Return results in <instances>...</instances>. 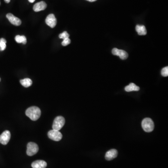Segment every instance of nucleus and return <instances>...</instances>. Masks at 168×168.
Instances as JSON below:
<instances>
[{"label":"nucleus","instance_id":"f257e3e1","mask_svg":"<svg viewBox=\"0 0 168 168\" xmlns=\"http://www.w3.org/2000/svg\"><path fill=\"white\" fill-rule=\"evenodd\" d=\"M26 115L29 117L31 120L35 121L38 120L41 116V110L37 107H31L27 109Z\"/></svg>","mask_w":168,"mask_h":168},{"label":"nucleus","instance_id":"f03ea898","mask_svg":"<svg viewBox=\"0 0 168 168\" xmlns=\"http://www.w3.org/2000/svg\"><path fill=\"white\" fill-rule=\"evenodd\" d=\"M142 126L143 130L146 132H151L154 130V122L152 120L149 118H146L143 120Z\"/></svg>","mask_w":168,"mask_h":168},{"label":"nucleus","instance_id":"7ed1b4c3","mask_svg":"<svg viewBox=\"0 0 168 168\" xmlns=\"http://www.w3.org/2000/svg\"><path fill=\"white\" fill-rule=\"evenodd\" d=\"M65 124V119L62 116H59L56 117L53 121L52 125L53 130L59 131L63 127Z\"/></svg>","mask_w":168,"mask_h":168},{"label":"nucleus","instance_id":"20e7f679","mask_svg":"<svg viewBox=\"0 0 168 168\" xmlns=\"http://www.w3.org/2000/svg\"><path fill=\"white\" fill-rule=\"evenodd\" d=\"M26 153L28 156H32L37 154L39 148L38 145L34 143L30 142L27 146Z\"/></svg>","mask_w":168,"mask_h":168},{"label":"nucleus","instance_id":"39448f33","mask_svg":"<svg viewBox=\"0 0 168 168\" xmlns=\"http://www.w3.org/2000/svg\"><path fill=\"white\" fill-rule=\"evenodd\" d=\"M48 136L49 138L53 141L58 142L62 138V134L58 130H52L49 131L48 133Z\"/></svg>","mask_w":168,"mask_h":168},{"label":"nucleus","instance_id":"423d86ee","mask_svg":"<svg viewBox=\"0 0 168 168\" xmlns=\"http://www.w3.org/2000/svg\"><path fill=\"white\" fill-rule=\"evenodd\" d=\"M11 137V134L10 132L8 130H6L3 132L0 136V143L2 144H7L10 140Z\"/></svg>","mask_w":168,"mask_h":168},{"label":"nucleus","instance_id":"0eeeda50","mask_svg":"<svg viewBox=\"0 0 168 168\" xmlns=\"http://www.w3.org/2000/svg\"><path fill=\"white\" fill-rule=\"evenodd\" d=\"M112 54L116 56H119L120 59L122 60L126 59L128 58V54L126 51L122 50H119L117 48H114L112 50Z\"/></svg>","mask_w":168,"mask_h":168},{"label":"nucleus","instance_id":"6e6552de","mask_svg":"<svg viewBox=\"0 0 168 168\" xmlns=\"http://www.w3.org/2000/svg\"><path fill=\"white\" fill-rule=\"evenodd\" d=\"M45 22L49 26L53 28L56 26L57 23V21L54 15L51 14L47 16L45 19Z\"/></svg>","mask_w":168,"mask_h":168},{"label":"nucleus","instance_id":"1a4fd4ad","mask_svg":"<svg viewBox=\"0 0 168 168\" xmlns=\"http://www.w3.org/2000/svg\"><path fill=\"white\" fill-rule=\"evenodd\" d=\"M7 18L11 24L15 26H19L21 25V21L18 18H16L12 14L8 13L7 15Z\"/></svg>","mask_w":168,"mask_h":168},{"label":"nucleus","instance_id":"9d476101","mask_svg":"<svg viewBox=\"0 0 168 168\" xmlns=\"http://www.w3.org/2000/svg\"><path fill=\"white\" fill-rule=\"evenodd\" d=\"M118 155V151L115 149H112L108 151L106 155H105V158L107 161H111L113 159L116 158Z\"/></svg>","mask_w":168,"mask_h":168},{"label":"nucleus","instance_id":"9b49d317","mask_svg":"<svg viewBox=\"0 0 168 168\" xmlns=\"http://www.w3.org/2000/svg\"><path fill=\"white\" fill-rule=\"evenodd\" d=\"M46 7H47V4L44 2H40L34 5L33 10L35 12H39V11L44 10Z\"/></svg>","mask_w":168,"mask_h":168},{"label":"nucleus","instance_id":"f8f14e48","mask_svg":"<svg viewBox=\"0 0 168 168\" xmlns=\"http://www.w3.org/2000/svg\"><path fill=\"white\" fill-rule=\"evenodd\" d=\"M31 166L33 168H45L47 167V163L43 160H37L33 162Z\"/></svg>","mask_w":168,"mask_h":168},{"label":"nucleus","instance_id":"ddd939ff","mask_svg":"<svg viewBox=\"0 0 168 168\" xmlns=\"http://www.w3.org/2000/svg\"><path fill=\"white\" fill-rule=\"evenodd\" d=\"M136 30L139 35H145L147 34V30L144 25H137Z\"/></svg>","mask_w":168,"mask_h":168},{"label":"nucleus","instance_id":"4468645a","mask_svg":"<svg viewBox=\"0 0 168 168\" xmlns=\"http://www.w3.org/2000/svg\"><path fill=\"white\" fill-rule=\"evenodd\" d=\"M126 92H130L132 91H138L140 90V87L133 83H130V85L125 88Z\"/></svg>","mask_w":168,"mask_h":168},{"label":"nucleus","instance_id":"2eb2a0df","mask_svg":"<svg viewBox=\"0 0 168 168\" xmlns=\"http://www.w3.org/2000/svg\"><path fill=\"white\" fill-rule=\"evenodd\" d=\"M20 83L22 86L25 87H29L32 84V81L29 78H26L20 81Z\"/></svg>","mask_w":168,"mask_h":168},{"label":"nucleus","instance_id":"dca6fc26","mask_svg":"<svg viewBox=\"0 0 168 168\" xmlns=\"http://www.w3.org/2000/svg\"><path fill=\"white\" fill-rule=\"evenodd\" d=\"M15 40L17 43H22L24 44H25L27 43V39L24 36H20L18 35L15 37Z\"/></svg>","mask_w":168,"mask_h":168},{"label":"nucleus","instance_id":"f3484780","mask_svg":"<svg viewBox=\"0 0 168 168\" xmlns=\"http://www.w3.org/2000/svg\"><path fill=\"white\" fill-rule=\"evenodd\" d=\"M6 40L5 39L3 38L0 39V50L1 51H3L6 48Z\"/></svg>","mask_w":168,"mask_h":168},{"label":"nucleus","instance_id":"a211bd4d","mask_svg":"<svg viewBox=\"0 0 168 168\" xmlns=\"http://www.w3.org/2000/svg\"><path fill=\"white\" fill-rule=\"evenodd\" d=\"M161 74L163 76L167 77L168 76V66H166V67H164L163 69L162 70V71H161Z\"/></svg>","mask_w":168,"mask_h":168},{"label":"nucleus","instance_id":"6ab92c4d","mask_svg":"<svg viewBox=\"0 0 168 168\" xmlns=\"http://www.w3.org/2000/svg\"><path fill=\"white\" fill-rule=\"evenodd\" d=\"M59 37L60 38L64 39L67 38H69V34L67 32L64 31L62 33L60 34V35H59Z\"/></svg>","mask_w":168,"mask_h":168},{"label":"nucleus","instance_id":"aec40b11","mask_svg":"<svg viewBox=\"0 0 168 168\" xmlns=\"http://www.w3.org/2000/svg\"><path fill=\"white\" fill-rule=\"evenodd\" d=\"M71 43V40L69 38H67L64 39L62 43V44L63 46H67L69 44Z\"/></svg>","mask_w":168,"mask_h":168},{"label":"nucleus","instance_id":"412c9836","mask_svg":"<svg viewBox=\"0 0 168 168\" xmlns=\"http://www.w3.org/2000/svg\"><path fill=\"white\" fill-rule=\"evenodd\" d=\"M87 1L90 2H94L96 1L97 0H87Z\"/></svg>","mask_w":168,"mask_h":168},{"label":"nucleus","instance_id":"4be33fe9","mask_svg":"<svg viewBox=\"0 0 168 168\" xmlns=\"http://www.w3.org/2000/svg\"><path fill=\"white\" fill-rule=\"evenodd\" d=\"M4 1L6 2V3H8L10 2V0H4Z\"/></svg>","mask_w":168,"mask_h":168},{"label":"nucleus","instance_id":"5701e85b","mask_svg":"<svg viewBox=\"0 0 168 168\" xmlns=\"http://www.w3.org/2000/svg\"><path fill=\"white\" fill-rule=\"evenodd\" d=\"M29 1L31 2V3H32V2H34L35 1V0H29Z\"/></svg>","mask_w":168,"mask_h":168},{"label":"nucleus","instance_id":"b1692460","mask_svg":"<svg viewBox=\"0 0 168 168\" xmlns=\"http://www.w3.org/2000/svg\"><path fill=\"white\" fill-rule=\"evenodd\" d=\"M0 81H1V78H0Z\"/></svg>","mask_w":168,"mask_h":168}]
</instances>
